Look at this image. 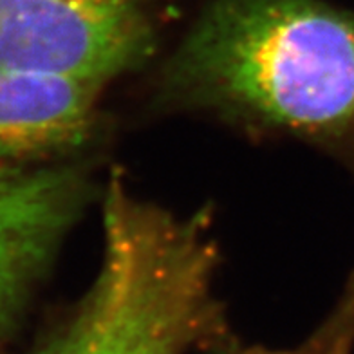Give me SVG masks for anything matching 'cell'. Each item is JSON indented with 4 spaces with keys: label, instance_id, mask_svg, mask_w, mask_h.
Here are the masks:
<instances>
[{
    "label": "cell",
    "instance_id": "4",
    "mask_svg": "<svg viewBox=\"0 0 354 354\" xmlns=\"http://www.w3.org/2000/svg\"><path fill=\"white\" fill-rule=\"evenodd\" d=\"M105 87L0 67V174L53 163L91 138Z\"/></svg>",
    "mask_w": 354,
    "mask_h": 354
},
{
    "label": "cell",
    "instance_id": "5",
    "mask_svg": "<svg viewBox=\"0 0 354 354\" xmlns=\"http://www.w3.org/2000/svg\"><path fill=\"white\" fill-rule=\"evenodd\" d=\"M114 331V291L100 271L75 313L47 338L22 354H109ZM0 354H4L0 351Z\"/></svg>",
    "mask_w": 354,
    "mask_h": 354
},
{
    "label": "cell",
    "instance_id": "3",
    "mask_svg": "<svg viewBox=\"0 0 354 354\" xmlns=\"http://www.w3.org/2000/svg\"><path fill=\"white\" fill-rule=\"evenodd\" d=\"M88 183L75 165L0 174V347L84 212Z\"/></svg>",
    "mask_w": 354,
    "mask_h": 354
},
{
    "label": "cell",
    "instance_id": "2",
    "mask_svg": "<svg viewBox=\"0 0 354 354\" xmlns=\"http://www.w3.org/2000/svg\"><path fill=\"white\" fill-rule=\"evenodd\" d=\"M149 0H0V67L105 87L154 53Z\"/></svg>",
    "mask_w": 354,
    "mask_h": 354
},
{
    "label": "cell",
    "instance_id": "7",
    "mask_svg": "<svg viewBox=\"0 0 354 354\" xmlns=\"http://www.w3.org/2000/svg\"><path fill=\"white\" fill-rule=\"evenodd\" d=\"M210 354H264V353H250V351H239L235 347H228V345H224L223 342L214 347H210Z\"/></svg>",
    "mask_w": 354,
    "mask_h": 354
},
{
    "label": "cell",
    "instance_id": "6",
    "mask_svg": "<svg viewBox=\"0 0 354 354\" xmlns=\"http://www.w3.org/2000/svg\"><path fill=\"white\" fill-rule=\"evenodd\" d=\"M354 340V277L340 306L309 342L289 354H347Z\"/></svg>",
    "mask_w": 354,
    "mask_h": 354
},
{
    "label": "cell",
    "instance_id": "1",
    "mask_svg": "<svg viewBox=\"0 0 354 354\" xmlns=\"http://www.w3.org/2000/svg\"><path fill=\"white\" fill-rule=\"evenodd\" d=\"M161 96L268 131L354 134V17L322 0H210L165 64Z\"/></svg>",
    "mask_w": 354,
    "mask_h": 354
}]
</instances>
